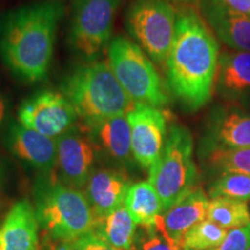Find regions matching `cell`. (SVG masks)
<instances>
[{"label":"cell","mask_w":250,"mask_h":250,"mask_svg":"<svg viewBox=\"0 0 250 250\" xmlns=\"http://www.w3.org/2000/svg\"><path fill=\"white\" fill-rule=\"evenodd\" d=\"M64 14L62 0H43L0 15V58L14 77L28 83L45 79Z\"/></svg>","instance_id":"1"},{"label":"cell","mask_w":250,"mask_h":250,"mask_svg":"<svg viewBox=\"0 0 250 250\" xmlns=\"http://www.w3.org/2000/svg\"><path fill=\"white\" fill-rule=\"evenodd\" d=\"M167 81L171 93L190 110L210 101L219 65V45L195 9L176 13L175 36L167 62Z\"/></svg>","instance_id":"2"},{"label":"cell","mask_w":250,"mask_h":250,"mask_svg":"<svg viewBox=\"0 0 250 250\" xmlns=\"http://www.w3.org/2000/svg\"><path fill=\"white\" fill-rule=\"evenodd\" d=\"M34 208L46 241L73 242L93 228V211L85 193L46 175L34 187Z\"/></svg>","instance_id":"3"},{"label":"cell","mask_w":250,"mask_h":250,"mask_svg":"<svg viewBox=\"0 0 250 250\" xmlns=\"http://www.w3.org/2000/svg\"><path fill=\"white\" fill-rule=\"evenodd\" d=\"M61 89L85 124L127 115L134 107L105 62L78 67L62 80Z\"/></svg>","instance_id":"4"},{"label":"cell","mask_w":250,"mask_h":250,"mask_svg":"<svg viewBox=\"0 0 250 250\" xmlns=\"http://www.w3.org/2000/svg\"><path fill=\"white\" fill-rule=\"evenodd\" d=\"M192 154L190 131L183 125H171L164 151L149 169L148 180L160 197L164 213L196 189L198 174Z\"/></svg>","instance_id":"5"},{"label":"cell","mask_w":250,"mask_h":250,"mask_svg":"<svg viewBox=\"0 0 250 250\" xmlns=\"http://www.w3.org/2000/svg\"><path fill=\"white\" fill-rule=\"evenodd\" d=\"M109 66L134 104L164 107L168 103L160 76L144 50L125 37H116L108 46Z\"/></svg>","instance_id":"6"},{"label":"cell","mask_w":250,"mask_h":250,"mask_svg":"<svg viewBox=\"0 0 250 250\" xmlns=\"http://www.w3.org/2000/svg\"><path fill=\"white\" fill-rule=\"evenodd\" d=\"M129 33L156 64L167 62L175 36L176 13L166 0H137L126 14Z\"/></svg>","instance_id":"7"},{"label":"cell","mask_w":250,"mask_h":250,"mask_svg":"<svg viewBox=\"0 0 250 250\" xmlns=\"http://www.w3.org/2000/svg\"><path fill=\"white\" fill-rule=\"evenodd\" d=\"M118 0H74L68 42L72 49L92 62L107 45Z\"/></svg>","instance_id":"8"},{"label":"cell","mask_w":250,"mask_h":250,"mask_svg":"<svg viewBox=\"0 0 250 250\" xmlns=\"http://www.w3.org/2000/svg\"><path fill=\"white\" fill-rule=\"evenodd\" d=\"M78 112L66 96L57 92H41L21 103L18 120L23 126L56 138L74 127Z\"/></svg>","instance_id":"9"},{"label":"cell","mask_w":250,"mask_h":250,"mask_svg":"<svg viewBox=\"0 0 250 250\" xmlns=\"http://www.w3.org/2000/svg\"><path fill=\"white\" fill-rule=\"evenodd\" d=\"M131 127L132 155L144 169H151L160 158L166 144L167 117L159 108L134 104L127 112Z\"/></svg>","instance_id":"10"},{"label":"cell","mask_w":250,"mask_h":250,"mask_svg":"<svg viewBox=\"0 0 250 250\" xmlns=\"http://www.w3.org/2000/svg\"><path fill=\"white\" fill-rule=\"evenodd\" d=\"M96 148L85 131L72 127L57 138V166L61 182L80 190L94 171Z\"/></svg>","instance_id":"11"},{"label":"cell","mask_w":250,"mask_h":250,"mask_svg":"<svg viewBox=\"0 0 250 250\" xmlns=\"http://www.w3.org/2000/svg\"><path fill=\"white\" fill-rule=\"evenodd\" d=\"M5 145L14 156L43 175L50 174L57 166V139L28 129L19 122L8 126Z\"/></svg>","instance_id":"12"},{"label":"cell","mask_w":250,"mask_h":250,"mask_svg":"<svg viewBox=\"0 0 250 250\" xmlns=\"http://www.w3.org/2000/svg\"><path fill=\"white\" fill-rule=\"evenodd\" d=\"M250 147V114L219 110L212 115L204 138L205 154L217 149Z\"/></svg>","instance_id":"13"},{"label":"cell","mask_w":250,"mask_h":250,"mask_svg":"<svg viewBox=\"0 0 250 250\" xmlns=\"http://www.w3.org/2000/svg\"><path fill=\"white\" fill-rule=\"evenodd\" d=\"M130 182L124 173L116 169H94L85 186V195L92 208L94 219L107 217L124 205Z\"/></svg>","instance_id":"14"},{"label":"cell","mask_w":250,"mask_h":250,"mask_svg":"<svg viewBox=\"0 0 250 250\" xmlns=\"http://www.w3.org/2000/svg\"><path fill=\"white\" fill-rule=\"evenodd\" d=\"M210 201L199 188L174 204L159 218L156 226L165 232L175 245L183 248V239L197 224L206 220ZM184 249V248H183Z\"/></svg>","instance_id":"15"},{"label":"cell","mask_w":250,"mask_h":250,"mask_svg":"<svg viewBox=\"0 0 250 250\" xmlns=\"http://www.w3.org/2000/svg\"><path fill=\"white\" fill-rule=\"evenodd\" d=\"M85 132L96 152L120 164H127L132 155L131 127L127 115L85 124Z\"/></svg>","instance_id":"16"},{"label":"cell","mask_w":250,"mask_h":250,"mask_svg":"<svg viewBox=\"0 0 250 250\" xmlns=\"http://www.w3.org/2000/svg\"><path fill=\"white\" fill-rule=\"evenodd\" d=\"M39 221L34 205L24 198L15 203L0 227L4 250H37L40 247Z\"/></svg>","instance_id":"17"},{"label":"cell","mask_w":250,"mask_h":250,"mask_svg":"<svg viewBox=\"0 0 250 250\" xmlns=\"http://www.w3.org/2000/svg\"><path fill=\"white\" fill-rule=\"evenodd\" d=\"M208 22L219 39L237 51L250 52V18L213 1L206 11Z\"/></svg>","instance_id":"18"},{"label":"cell","mask_w":250,"mask_h":250,"mask_svg":"<svg viewBox=\"0 0 250 250\" xmlns=\"http://www.w3.org/2000/svg\"><path fill=\"white\" fill-rule=\"evenodd\" d=\"M217 86L228 99L250 93V52H225L219 57Z\"/></svg>","instance_id":"19"},{"label":"cell","mask_w":250,"mask_h":250,"mask_svg":"<svg viewBox=\"0 0 250 250\" xmlns=\"http://www.w3.org/2000/svg\"><path fill=\"white\" fill-rule=\"evenodd\" d=\"M92 230L117 250H132L137 236V224L125 206L107 217L94 219Z\"/></svg>","instance_id":"20"},{"label":"cell","mask_w":250,"mask_h":250,"mask_svg":"<svg viewBox=\"0 0 250 250\" xmlns=\"http://www.w3.org/2000/svg\"><path fill=\"white\" fill-rule=\"evenodd\" d=\"M124 206L134 223L143 228H154L159 218L164 214V206L148 181L134 183L127 190Z\"/></svg>","instance_id":"21"},{"label":"cell","mask_w":250,"mask_h":250,"mask_svg":"<svg viewBox=\"0 0 250 250\" xmlns=\"http://www.w3.org/2000/svg\"><path fill=\"white\" fill-rule=\"evenodd\" d=\"M206 220H210L225 229H236L250 224V210L247 202L218 197L208 204Z\"/></svg>","instance_id":"22"},{"label":"cell","mask_w":250,"mask_h":250,"mask_svg":"<svg viewBox=\"0 0 250 250\" xmlns=\"http://www.w3.org/2000/svg\"><path fill=\"white\" fill-rule=\"evenodd\" d=\"M228 233L227 229L210 220L197 224L183 239L184 250H210L220 245Z\"/></svg>","instance_id":"23"},{"label":"cell","mask_w":250,"mask_h":250,"mask_svg":"<svg viewBox=\"0 0 250 250\" xmlns=\"http://www.w3.org/2000/svg\"><path fill=\"white\" fill-rule=\"evenodd\" d=\"M212 198L227 197V198L250 201V176L245 174L223 173L210 187Z\"/></svg>","instance_id":"24"},{"label":"cell","mask_w":250,"mask_h":250,"mask_svg":"<svg viewBox=\"0 0 250 250\" xmlns=\"http://www.w3.org/2000/svg\"><path fill=\"white\" fill-rule=\"evenodd\" d=\"M210 164L221 173L245 174L250 176V147L217 149L208 154Z\"/></svg>","instance_id":"25"},{"label":"cell","mask_w":250,"mask_h":250,"mask_svg":"<svg viewBox=\"0 0 250 250\" xmlns=\"http://www.w3.org/2000/svg\"><path fill=\"white\" fill-rule=\"evenodd\" d=\"M133 250H184L175 245L160 228H143L139 236H136Z\"/></svg>","instance_id":"26"},{"label":"cell","mask_w":250,"mask_h":250,"mask_svg":"<svg viewBox=\"0 0 250 250\" xmlns=\"http://www.w3.org/2000/svg\"><path fill=\"white\" fill-rule=\"evenodd\" d=\"M250 247V224L232 229L220 245L210 250H248Z\"/></svg>","instance_id":"27"},{"label":"cell","mask_w":250,"mask_h":250,"mask_svg":"<svg viewBox=\"0 0 250 250\" xmlns=\"http://www.w3.org/2000/svg\"><path fill=\"white\" fill-rule=\"evenodd\" d=\"M74 250H117L90 230L73 241Z\"/></svg>","instance_id":"28"},{"label":"cell","mask_w":250,"mask_h":250,"mask_svg":"<svg viewBox=\"0 0 250 250\" xmlns=\"http://www.w3.org/2000/svg\"><path fill=\"white\" fill-rule=\"evenodd\" d=\"M220 1L234 11L250 18V0H220Z\"/></svg>","instance_id":"29"},{"label":"cell","mask_w":250,"mask_h":250,"mask_svg":"<svg viewBox=\"0 0 250 250\" xmlns=\"http://www.w3.org/2000/svg\"><path fill=\"white\" fill-rule=\"evenodd\" d=\"M9 112V99L4 93L0 92V130L2 129L8 117Z\"/></svg>","instance_id":"30"},{"label":"cell","mask_w":250,"mask_h":250,"mask_svg":"<svg viewBox=\"0 0 250 250\" xmlns=\"http://www.w3.org/2000/svg\"><path fill=\"white\" fill-rule=\"evenodd\" d=\"M46 250H74L72 241H46L44 240Z\"/></svg>","instance_id":"31"},{"label":"cell","mask_w":250,"mask_h":250,"mask_svg":"<svg viewBox=\"0 0 250 250\" xmlns=\"http://www.w3.org/2000/svg\"><path fill=\"white\" fill-rule=\"evenodd\" d=\"M1 182H2V166H1V162H0V186H1Z\"/></svg>","instance_id":"32"},{"label":"cell","mask_w":250,"mask_h":250,"mask_svg":"<svg viewBox=\"0 0 250 250\" xmlns=\"http://www.w3.org/2000/svg\"><path fill=\"white\" fill-rule=\"evenodd\" d=\"M37 250H46V246L44 245V243H42V245L40 243V247H39V249H37Z\"/></svg>","instance_id":"33"},{"label":"cell","mask_w":250,"mask_h":250,"mask_svg":"<svg viewBox=\"0 0 250 250\" xmlns=\"http://www.w3.org/2000/svg\"><path fill=\"white\" fill-rule=\"evenodd\" d=\"M174 1H179V2H191V1H195V0H174Z\"/></svg>","instance_id":"34"},{"label":"cell","mask_w":250,"mask_h":250,"mask_svg":"<svg viewBox=\"0 0 250 250\" xmlns=\"http://www.w3.org/2000/svg\"><path fill=\"white\" fill-rule=\"evenodd\" d=\"M0 250H4V247H2V243H1V240H0Z\"/></svg>","instance_id":"35"},{"label":"cell","mask_w":250,"mask_h":250,"mask_svg":"<svg viewBox=\"0 0 250 250\" xmlns=\"http://www.w3.org/2000/svg\"><path fill=\"white\" fill-rule=\"evenodd\" d=\"M248 250H250V247H249V248H248Z\"/></svg>","instance_id":"36"},{"label":"cell","mask_w":250,"mask_h":250,"mask_svg":"<svg viewBox=\"0 0 250 250\" xmlns=\"http://www.w3.org/2000/svg\"><path fill=\"white\" fill-rule=\"evenodd\" d=\"M132 250H133V249H132Z\"/></svg>","instance_id":"37"}]
</instances>
